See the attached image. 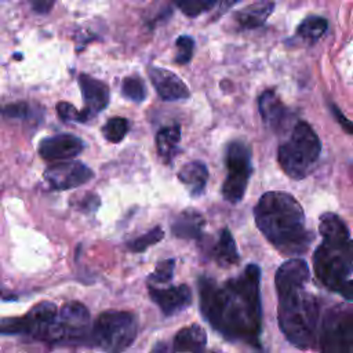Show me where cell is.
<instances>
[{
	"mask_svg": "<svg viewBox=\"0 0 353 353\" xmlns=\"http://www.w3.org/2000/svg\"><path fill=\"white\" fill-rule=\"evenodd\" d=\"M226 167L228 176L222 186V196L229 203L236 204L241 201L252 172L250 148L240 141L229 143L226 150Z\"/></svg>",
	"mask_w": 353,
	"mask_h": 353,
	"instance_id": "9",
	"label": "cell"
},
{
	"mask_svg": "<svg viewBox=\"0 0 353 353\" xmlns=\"http://www.w3.org/2000/svg\"><path fill=\"white\" fill-rule=\"evenodd\" d=\"M138 323L132 313L124 310H106L101 313L91 327L90 345L106 353H121L137 338Z\"/></svg>",
	"mask_w": 353,
	"mask_h": 353,
	"instance_id": "6",
	"label": "cell"
},
{
	"mask_svg": "<svg viewBox=\"0 0 353 353\" xmlns=\"http://www.w3.org/2000/svg\"><path fill=\"white\" fill-rule=\"evenodd\" d=\"M58 309L52 302H40L34 305L25 316L21 317V334L30 335L36 339L48 342L50 334L55 325Z\"/></svg>",
	"mask_w": 353,
	"mask_h": 353,
	"instance_id": "11",
	"label": "cell"
},
{
	"mask_svg": "<svg viewBox=\"0 0 353 353\" xmlns=\"http://www.w3.org/2000/svg\"><path fill=\"white\" fill-rule=\"evenodd\" d=\"M331 112L334 114V117L336 119V121L339 123V125L347 132V134H352L353 135V123L350 120H347L342 112L335 106V105H331Z\"/></svg>",
	"mask_w": 353,
	"mask_h": 353,
	"instance_id": "33",
	"label": "cell"
},
{
	"mask_svg": "<svg viewBox=\"0 0 353 353\" xmlns=\"http://www.w3.org/2000/svg\"><path fill=\"white\" fill-rule=\"evenodd\" d=\"M149 296L165 316H172L192 303V291L186 284L168 288L149 285Z\"/></svg>",
	"mask_w": 353,
	"mask_h": 353,
	"instance_id": "13",
	"label": "cell"
},
{
	"mask_svg": "<svg viewBox=\"0 0 353 353\" xmlns=\"http://www.w3.org/2000/svg\"><path fill=\"white\" fill-rule=\"evenodd\" d=\"M90 312L80 302H68L58 312L48 343L90 345Z\"/></svg>",
	"mask_w": 353,
	"mask_h": 353,
	"instance_id": "8",
	"label": "cell"
},
{
	"mask_svg": "<svg viewBox=\"0 0 353 353\" xmlns=\"http://www.w3.org/2000/svg\"><path fill=\"white\" fill-rule=\"evenodd\" d=\"M207 334L199 324L181 328L172 341V353H204Z\"/></svg>",
	"mask_w": 353,
	"mask_h": 353,
	"instance_id": "17",
	"label": "cell"
},
{
	"mask_svg": "<svg viewBox=\"0 0 353 353\" xmlns=\"http://www.w3.org/2000/svg\"><path fill=\"white\" fill-rule=\"evenodd\" d=\"M214 259L221 266H230L239 262V251L232 233L228 229H222L218 241L212 248Z\"/></svg>",
	"mask_w": 353,
	"mask_h": 353,
	"instance_id": "22",
	"label": "cell"
},
{
	"mask_svg": "<svg viewBox=\"0 0 353 353\" xmlns=\"http://www.w3.org/2000/svg\"><path fill=\"white\" fill-rule=\"evenodd\" d=\"M79 84L81 88L84 109L81 110L84 121L103 110L109 103V88L101 80L87 74H80Z\"/></svg>",
	"mask_w": 353,
	"mask_h": 353,
	"instance_id": "14",
	"label": "cell"
},
{
	"mask_svg": "<svg viewBox=\"0 0 353 353\" xmlns=\"http://www.w3.org/2000/svg\"><path fill=\"white\" fill-rule=\"evenodd\" d=\"M205 225L204 218L200 212L194 210H185L182 211L172 222L171 232L174 236L179 239H199L201 236V230Z\"/></svg>",
	"mask_w": 353,
	"mask_h": 353,
	"instance_id": "18",
	"label": "cell"
},
{
	"mask_svg": "<svg viewBox=\"0 0 353 353\" xmlns=\"http://www.w3.org/2000/svg\"><path fill=\"white\" fill-rule=\"evenodd\" d=\"M254 216L263 236L283 254L307 250L312 234L305 225V214L296 199L285 192H266L255 205Z\"/></svg>",
	"mask_w": 353,
	"mask_h": 353,
	"instance_id": "3",
	"label": "cell"
},
{
	"mask_svg": "<svg viewBox=\"0 0 353 353\" xmlns=\"http://www.w3.org/2000/svg\"><path fill=\"white\" fill-rule=\"evenodd\" d=\"M328 22L325 18L319 15H309L305 18L296 29L298 36L309 43H316L327 30Z\"/></svg>",
	"mask_w": 353,
	"mask_h": 353,
	"instance_id": "24",
	"label": "cell"
},
{
	"mask_svg": "<svg viewBox=\"0 0 353 353\" xmlns=\"http://www.w3.org/2000/svg\"><path fill=\"white\" fill-rule=\"evenodd\" d=\"M150 353H167V345H165L164 342H157V343L152 347Z\"/></svg>",
	"mask_w": 353,
	"mask_h": 353,
	"instance_id": "36",
	"label": "cell"
},
{
	"mask_svg": "<svg viewBox=\"0 0 353 353\" xmlns=\"http://www.w3.org/2000/svg\"><path fill=\"white\" fill-rule=\"evenodd\" d=\"M29 113V108L25 102H14L0 106V116L6 119H23Z\"/></svg>",
	"mask_w": 353,
	"mask_h": 353,
	"instance_id": "31",
	"label": "cell"
},
{
	"mask_svg": "<svg viewBox=\"0 0 353 353\" xmlns=\"http://www.w3.org/2000/svg\"><path fill=\"white\" fill-rule=\"evenodd\" d=\"M32 6L37 12H47L52 7V1H34Z\"/></svg>",
	"mask_w": 353,
	"mask_h": 353,
	"instance_id": "35",
	"label": "cell"
},
{
	"mask_svg": "<svg viewBox=\"0 0 353 353\" xmlns=\"http://www.w3.org/2000/svg\"><path fill=\"white\" fill-rule=\"evenodd\" d=\"M336 292L341 294L346 301L353 303V280H347Z\"/></svg>",
	"mask_w": 353,
	"mask_h": 353,
	"instance_id": "34",
	"label": "cell"
},
{
	"mask_svg": "<svg viewBox=\"0 0 353 353\" xmlns=\"http://www.w3.org/2000/svg\"><path fill=\"white\" fill-rule=\"evenodd\" d=\"M258 108L262 120L273 131L285 128L290 112L273 90L263 91L258 98Z\"/></svg>",
	"mask_w": 353,
	"mask_h": 353,
	"instance_id": "16",
	"label": "cell"
},
{
	"mask_svg": "<svg viewBox=\"0 0 353 353\" xmlns=\"http://www.w3.org/2000/svg\"><path fill=\"white\" fill-rule=\"evenodd\" d=\"M102 131L109 142L117 143L125 137L128 131V121L124 117H112L106 121Z\"/></svg>",
	"mask_w": 353,
	"mask_h": 353,
	"instance_id": "26",
	"label": "cell"
},
{
	"mask_svg": "<svg viewBox=\"0 0 353 353\" xmlns=\"http://www.w3.org/2000/svg\"><path fill=\"white\" fill-rule=\"evenodd\" d=\"M57 112H58V116L65 120V121H84L83 119V114H81V110H77L72 103H68V102H59L57 105Z\"/></svg>",
	"mask_w": 353,
	"mask_h": 353,
	"instance_id": "32",
	"label": "cell"
},
{
	"mask_svg": "<svg viewBox=\"0 0 353 353\" xmlns=\"http://www.w3.org/2000/svg\"><path fill=\"white\" fill-rule=\"evenodd\" d=\"M150 81L163 101L186 99L190 92L188 85L174 73L161 68H149Z\"/></svg>",
	"mask_w": 353,
	"mask_h": 353,
	"instance_id": "15",
	"label": "cell"
},
{
	"mask_svg": "<svg viewBox=\"0 0 353 353\" xmlns=\"http://www.w3.org/2000/svg\"><path fill=\"white\" fill-rule=\"evenodd\" d=\"M121 92L134 102H142L146 98V87L141 77L128 76L121 83Z\"/></svg>",
	"mask_w": 353,
	"mask_h": 353,
	"instance_id": "25",
	"label": "cell"
},
{
	"mask_svg": "<svg viewBox=\"0 0 353 353\" xmlns=\"http://www.w3.org/2000/svg\"><path fill=\"white\" fill-rule=\"evenodd\" d=\"M261 269L251 263L236 277L218 284L212 279H199L200 309L211 327L225 339L262 349Z\"/></svg>",
	"mask_w": 353,
	"mask_h": 353,
	"instance_id": "1",
	"label": "cell"
},
{
	"mask_svg": "<svg viewBox=\"0 0 353 353\" xmlns=\"http://www.w3.org/2000/svg\"><path fill=\"white\" fill-rule=\"evenodd\" d=\"M309 279L307 263L301 258L284 262L274 277L279 296V327L287 341L302 350L317 345L320 307L317 298L305 290Z\"/></svg>",
	"mask_w": 353,
	"mask_h": 353,
	"instance_id": "2",
	"label": "cell"
},
{
	"mask_svg": "<svg viewBox=\"0 0 353 353\" xmlns=\"http://www.w3.org/2000/svg\"><path fill=\"white\" fill-rule=\"evenodd\" d=\"M319 230L323 240H343L350 239L349 229L345 222L332 212H325L320 216Z\"/></svg>",
	"mask_w": 353,
	"mask_h": 353,
	"instance_id": "23",
	"label": "cell"
},
{
	"mask_svg": "<svg viewBox=\"0 0 353 353\" xmlns=\"http://www.w3.org/2000/svg\"><path fill=\"white\" fill-rule=\"evenodd\" d=\"M319 346L320 353H353V306L339 303L325 312Z\"/></svg>",
	"mask_w": 353,
	"mask_h": 353,
	"instance_id": "7",
	"label": "cell"
},
{
	"mask_svg": "<svg viewBox=\"0 0 353 353\" xmlns=\"http://www.w3.org/2000/svg\"><path fill=\"white\" fill-rule=\"evenodd\" d=\"M178 178L183 185L190 189V193L193 196H199L203 193L208 179L207 165L201 161H190L181 168V171L178 172Z\"/></svg>",
	"mask_w": 353,
	"mask_h": 353,
	"instance_id": "20",
	"label": "cell"
},
{
	"mask_svg": "<svg viewBox=\"0 0 353 353\" xmlns=\"http://www.w3.org/2000/svg\"><path fill=\"white\" fill-rule=\"evenodd\" d=\"M176 54H175V62L178 63H188L192 59L193 50H194V41L189 36H179L175 43Z\"/></svg>",
	"mask_w": 353,
	"mask_h": 353,
	"instance_id": "29",
	"label": "cell"
},
{
	"mask_svg": "<svg viewBox=\"0 0 353 353\" xmlns=\"http://www.w3.org/2000/svg\"><path fill=\"white\" fill-rule=\"evenodd\" d=\"M274 3L272 1H256L236 14L239 25L244 29H255L265 23L268 17L272 14Z\"/></svg>",
	"mask_w": 353,
	"mask_h": 353,
	"instance_id": "19",
	"label": "cell"
},
{
	"mask_svg": "<svg viewBox=\"0 0 353 353\" xmlns=\"http://www.w3.org/2000/svg\"><path fill=\"white\" fill-rule=\"evenodd\" d=\"M174 268H175V261L174 259H165L157 263L154 272L149 276V285L154 284H165L172 280L174 274Z\"/></svg>",
	"mask_w": 353,
	"mask_h": 353,
	"instance_id": "28",
	"label": "cell"
},
{
	"mask_svg": "<svg viewBox=\"0 0 353 353\" xmlns=\"http://www.w3.org/2000/svg\"><path fill=\"white\" fill-rule=\"evenodd\" d=\"M84 149L80 138L70 134H58L44 138L39 145V154L48 161H63L76 157Z\"/></svg>",
	"mask_w": 353,
	"mask_h": 353,
	"instance_id": "12",
	"label": "cell"
},
{
	"mask_svg": "<svg viewBox=\"0 0 353 353\" xmlns=\"http://www.w3.org/2000/svg\"><path fill=\"white\" fill-rule=\"evenodd\" d=\"M214 4H215V1H212V0H210V1L196 0V1H179V3H176V6L182 10V12L188 17H197L203 11L210 10Z\"/></svg>",
	"mask_w": 353,
	"mask_h": 353,
	"instance_id": "30",
	"label": "cell"
},
{
	"mask_svg": "<svg viewBox=\"0 0 353 353\" xmlns=\"http://www.w3.org/2000/svg\"><path fill=\"white\" fill-rule=\"evenodd\" d=\"M319 281L331 291H338L353 272V240H323L313 255Z\"/></svg>",
	"mask_w": 353,
	"mask_h": 353,
	"instance_id": "5",
	"label": "cell"
},
{
	"mask_svg": "<svg viewBox=\"0 0 353 353\" xmlns=\"http://www.w3.org/2000/svg\"><path fill=\"white\" fill-rule=\"evenodd\" d=\"M205 353V352H204ZM208 353H218V352H208Z\"/></svg>",
	"mask_w": 353,
	"mask_h": 353,
	"instance_id": "37",
	"label": "cell"
},
{
	"mask_svg": "<svg viewBox=\"0 0 353 353\" xmlns=\"http://www.w3.org/2000/svg\"><path fill=\"white\" fill-rule=\"evenodd\" d=\"M321 153V143L314 130L306 121H298L290 138L279 148V163L283 171L294 179L307 176Z\"/></svg>",
	"mask_w": 353,
	"mask_h": 353,
	"instance_id": "4",
	"label": "cell"
},
{
	"mask_svg": "<svg viewBox=\"0 0 353 353\" xmlns=\"http://www.w3.org/2000/svg\"><path fill=\"white\" fill-rule=\"evenodd\" d=\"M94 172L81 161H61L50 165L43 181L48 189L68 190L84 185L92 178Z\"/></svg>",
	"mask_w": 353,
	"mask_h": 353,
	"instance_id": "10",
	"label": "cell"
},
{
	"mask_svg": "<svg viewBox=\"0 0 353 353\" xmlns=\"http://www.w3.org/2000/svg\"><path fill=\"white\" fill-rule=\"evenodd\" d=\"M181 139V128L178 124L163 127L156 135V146L159 156L164 163H171L178 152V143Z\"/></svg>",
	"mask_w": 353,
	"mask_h": 353,
	"instance_id": "21",
	"label": "cell"
},
{
	"mask_svg": "<svg viewBox=\"0 0 353 353\" xmlns=\"http://www.w3.org/2000/svg\"><path fill=\"white\" fill-rule=\"evenodd\" d=\"M164 237V232L161 228H153L152 230L146 232L145 234L137 237L135 240L128 243V248L134 252H142L145 251L148 247L154 245L156 243H159L161 239Z\"/></svg>",
	"mask_w": 353,
	"mask_h": 353,
	"instance_id": "27",
	"label": "cell"
}]
</instances>
